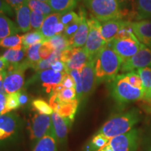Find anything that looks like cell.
I'll return each mask as SVG.
<instances>
[{"label":"cell","instance_id":"6da1fadb","mask_svg":"<svg viewBox=\"0 0 151 151\" xmlns=\"http://www.w3.org/2000/svg\"><path fill=\"white\" fill-rule=\"evenodd\" d=\"M97 84L111 83L118 76L123 60L108 44L100 50L94 59Z\"/></svg>","mask_w":151,"mask_h":151},{"label":"cell","instance_id":"7a4b0ae2","mask_svg":"<svg viewBox=\"0 0 151 151\" xmlns=\"http://www.w3.org/2000/svg\"><path fill=\"white\" fill-rule=\"evenodd\" d=\"M140 119V113L137 109L119 113L111 117L101 127L98 134L105 136L109 140L124 134L133 129Z\"/></svg>","mask_w":151,"mask_h":151},{"label":"cell","instance_id":"3957f363","mask_svg":"<svg viewBox=\"0 0 151 151\" xmlns=\"http://www.w3.org/2000/svg\"><path fill=\"white\" fill-rule=\"evenodd\" d=\"M91 16L104 22L111 20H122V11L117 0H83Z\"/></svg>","mask_w":151,"mask_h":151},{"label":"cell","instance_id":"277c9868","mask_svg":"<svg viewBox=\"0 0 151 151\" xmlns=\"http://www.w3.org/2000/svg\"><path fill=\"white\" fill-rule=\"evenodd\" d=\"M111 93L117 102L120 104L138 101L144 98L143 89L129 84L122 74L118 75L110 83Z\"/></svg>","mask_w":151,"mask_h":151},{"label":"cell","instance_id":"5b68a950","mask_svg":"<svg viewBox=\"0 0 151 151\" xmlns=\"http://www.w3.org/2000/svg\"><path fill=\"white\" fill-rule=\"evenodd\" d=\"M88 22L89 25V33L83 48L90 58L94 59L96 55L106 46L107 43L101 35V22L92 16H90V18H88Z\"/></svg>","mask_w":151,"mask_h":151},{"label":"cell","instance_id":"8992f818","mask_svg":"<svg viewBox=\"0 0 151 151\" xmlns=\"http://www.w3.org/2000/svg\"><path fill=\"white\" fill-rule=\"evenodd\" d=\"M109 44L123 62L134 55L143 45L136 36L122 39H115Z\"/></svg>","mask_w":151,"mask_h":151},{"label":"cell","instance_id":"52a82bcc","mask_svg":"<svg viewBox=\"0 0 151 151\" xmlns=\"http://www.w3.org/2000/svg\"><path fill=\"white\" fill-rule=\"evenodd\" d=\"M146 67H151V49L143 44L134 55L122 62L120 71L128 73Z\"/></svg>","mask_w":151,"mask_h":151},{"label":"cell","instance_id":"ba28073f","mask_svg":"<svg viewBox=\"0 0 151 151\" xmlns=\"http://www.w3.org/2000/svg\"><path fill=\"white\" fill-rule=\"evenodd\" d=\"M64 74L63 73L56 72L51 69L38 71L27 81V84L39 83L44 88L46 93L52 94L56 86L61 83Z\"/></svg>","mask_w":151,"mask_h":151},{"label":"cell","instance_id":"9c48e42d","mask_svg":"<svg viewBox=\"0 0 151 151\" xmlns=\"http://www.w3.org/2000/svg\"><path fill=\"white\" fill-rule=\"evenodd\" d=\"M30 139L32 140H38L53 132L51 117L48 115L35 114L32 118L30 125Z\"/></svg>","mask_w":151,"mask_h":151},{"label":"cell","instance_id":"30bf717a","mask_svg":"<svg viewBox=\"0 0 151 151\" xmlns=\"http://www.w3.org/2000/svg\"><path fill=\"white\" fill-rule=\"evenodd\" d=\"M139 132L132 129L124 134L117 136L109 140L113 151H136L137 148Z\"/></svg>","mask_w":151,"mask_h":151},{"label":"cell","instance_id":"8fae6325","mask_svg":"<svg viewBox=\"0 0 151 151\" xmlns=\"http://www.w3.org/2000/svg\"><path fill=\"white\" fill-rule=\"evenodd\" d=\"M49 104L54 112L73 121L78 109L79 101L76 99L71 101H62L57 97V94L53 93L49 100Z\"/></svg>","mask_w":151,"mask_h":151},{"label":"cell","instance_id":"7c38bea8","mask_svg":"<svg viewBox=\"0 0 151 151\" xmlns=\"http://www.w3.org/2000/svg\"><path fill=\"white\" fill-rule=\"evenodd\" d=\"M24 69H7V76L3 81V90L6 94L20 91L24 83Z\"/></svg>","mask_w":151,"mask_h":151},{"label":"cell","instance_id":"4fadbf2b","mask_svg":"<svg viewBox=\"0 0 151 151\" xmlns=\"http://www.w3.org/2000/svg\"><path fill=\"white\" fill-rule=\"evenodd\" d=\"M80 73L81 81H82V100H83L87 99L93 92L96 86L97 85L95 71H94V60L88 62L80 71Z\"/></svg>","mask_w":151,"mask_h":151},{"label":"cell","instance_id":"5bb4252c","mask_svg":"<svg viewBox=\"0 0 151 151\" xmlns=\"http://www.w3.org/2000/svg\"><path fill=\"white\" fill-rule=\"evenodd\" d=\"M78 15L81 18V22L76 32L69 40V48H75L84 47L89 33V25L87 18V14L83 7H80L79 9Z\"/></svg>","mask_w":151,"mask_h":151},{"label":"cell","instance_id":"9a60e30c","mask_svg":"<svg viewBox=\"0 0 151 151\" xmlns=\"http://www.w3.org/2000/svg\"><path fill=\"white\" fill-rule=\"evenodd\" d=\"M50 117L57 141L58 143H65L67 140L69 128L72 121L68 118H63L55 112L52 113Z\"/></svg>","mask_w":151,"mask_h":151},{"label":"cell","instance_id":"2e32d148","mask_svg":"<svg viewBox=\"0 0 151 151\" xmlns=\"http://www.w3.org/2000/svg\"><path fill=\"white\" fill-rule=\"evenodd\" d=\"M133 32L139 41L151 49V20H142L131 22Z\"/></svg>","mask_w":151,"mask_h":151},{"label":"cell","instance_id":"e0dca14e","mask_svg":"<svg viewBox=\"0 0 151 151\" xmlns=\"http://www.w3.org/2000/svg\"><path fill=\"white\" fill-rule=\"evenodd\" d=\"M94 60L90 58L85 48H75L74 52L71 56V59L67 63L65 64L67 67V73L72 70H78L81 71L87 63L90 60Z\"/></svg>","mask_w":151,"mask_h":151},{"label":"cell","instance_id":"ac0fdd59","mask_svg":"<svg viewBox=\"0 0 151 151\" xmlns=\"http://www.w3.org/2000/svg\"><path fill=\"white\" fill-rule=\"evenodd\" d=\"M18 118L14 113H6L0 116V140L11 137L18 128Z\"/></svg>","mask_w":151,"mask_h":151},{"label":"cell","instance_id":"d6986e66","mask_svg":"<svg viewBox=\"0 0 151 151\" xmlns=\"http://www.w3.org/2000/svg\"><path fill=\"white\" fill-rule=\"evenodd\" d=\"M60 16L61 14L53 12L45 18L39 31L46 40L57 35V28L60 22Z\"/></svg>","mask_w":151,"mask_h":151},{"label":"cell","instance_id":"ffe728a7","mask_svg":"<svg viewBox=\"0 0 151 151\" xmlns=\"http://www.w3.org/2000/svg\"><path fill=\"white\" fill-rule=\"evenodd\" d=\"M101 22V32L103 39L106 43H111L116 39V36L120 31L123 20H111Z\"/></svg>","mask_w":151,"mask_h":151},{"label":"cell","instance_id":"44dd1931","mask_svg":"<svg viewBox=\"0 0 151 151\" xmlns=\"http://www.w3.org/2000/svg\"><path fill=\"white\" fill-rule=\"evenodd\" d=\"M16 16L17 26L22 32H29L31 29L30 16L31 9L27 4H24L15 9Z\"/></svg>","mask_w":151,"mask_h":151},{"label":"cell","instance_id":"7402d4cb","mask_svg":"<svg viewBox=\"0 0 151 151\" xmlns=\"http://www.w3.org/2000/svg\"><path fill=\"white\" fill-rule=\"evenodd\" d=\"M20 29L6 15L0 14V39L9 36L18 35Z\"/></svg>","mask_w":151,"mask_h":151},{"label":"cell","instance_id":"603a6c76","mask_svg":"<svg viewBox=\"0 0 151 151\" xmlns=\"http://www.w3.org/2000/svg\"><path fill=\"white\" fill-rule=\"evenodd\" d=\"M57 150L58 141L53 131L39 139L33 151H57Z\"/></svg>","mask_w":151,"mask_h":151},{"label":"cell","instance_id":"cb8c5ba5","mask_svg":"<svg viewBox=\"0 0 151 151\" xmlns=\"http://www.w3.org/2000/svg\"><path fill=\"white\" fill-rule=\"evenodd\" d=\"M80 0H49L48 4L55 13L69 12L75 9Z\"/></svg>","mask_w":151,"mask_h":151},{"label":"cell","instance_id":"d4e9b609","mask_svg":"<svg viewBox=\"0 0 151 151\" xmlns=\"http://www.w3.org/2000/svg\"><path fill=\"white\" fill-rule=\"evenodd\" d=\"M141 79L143 84L144 98L151 101V67H146L136 71Z\"/></svg>","mask_w":151,"mask_h":151},{"label":"cell","instance_id":"484cf974","mask_svg":"<svg viewBox=\"0 0 151 151\" xmlns=\"http://www.w3.org/2000/svg\"><path fill=\"white\" fill-rule=\"evenodd\" d=\"M137 20L151 18V0H136Z\"/></svg>","mask_w":151,"mask_h":151},{"label":"cell","instance_id":"4316f807","mask_svg":"<svg viewBox=\"0 0 151 151\" xmlns=\"http://www.w3.org/2000/svg\"><path fill=\"white\" fill-rule=\"evenodd\" d=\"M1 57L10 65H18L26 60L25 49L11 50L8 49L4 52Z\"/></svg>","mask_w":151,"mask_h":151},{"label":"cell","instance_id":"83f0119b","mask_svg":"<svg viewBox=\"0 0 151 151\" xmlns=\"http://www.w3.org/2000/svg\"><path fill=\"white\" fill-rule=\"evenodd\" d=\"M22 45L24 49L28 47L37 44V43H42L46 41V39L43 37L42 34L39 30H33L32 32L24 34L22 36Z\"/></svg>","mask_w":151,"mask_h":151},{"label":"cell","instance_id":"f1b7e54d","mask_svg":"<svg viewBox=\"0 0 151 151\" xmlns=\"http://www.w3.org/2000/svg\"><path fill=\"white\" fill-rule=\"evenodd\" d=\"M0 46L11 50H22L24 48L22 36L14 35L0 39Z\"/></svg>","mask_w":151,"mask_h":151},{"label":"cell","instance_id":"f546056e","mask_svg":"<svg viewBox=\"0 0 151 151\" xmlns=\"http://www.w3.org/2000/svg\"><path fill=\"white\" fill-rule=\"evenodd\" d=\"M122 11V18H133L137 17L136 13V0H117Z\"/></svg>","mask_w":151,"mask_h":151},{"label":"cell","instance_id":"4dcf8cb0","mask_svg":"<svg viewBox=\"0 0 151 151\" xmlns=\"http://www.w3.org/2000/svg\"><path fill=\"white\" fill-rule=\"evenodd\" d=\"M47 41L50 43L53 50L62 52V50L69 48V39H67L63 35H55Z\"/></svg>","mask_w":151,"mask_h":151},{"label":"cell","instance_id":"1f68e13d","mask_svg":"<svg viewBox=\"0 0 151 151\" xmlns=\"http://www.w3.org/2000/svg\"><path fill=\"white\" fill-rule=\"evenodd\" d=\"M26 4L31 9V11H39L46 16L53 13L48 3L43 2L38 0H27Z\"/></svg>","mask_w":151,"mask_h":151},{"label":"cell","instance_id":"d6a6232c","mask_svg":"<svg viewBox=\"0 0 151 151\" xmlns=\"http://www.w3.org/2000/svg\"><path fill=\"white\" fill-rule=\"evenodd\" d=\"M42 43H37L25 49L26 58L31 64L32 67L41 60L40 56H39V48Z\"/></svg>","mask_w":151,"mask_h":151},{"label":"cell","instance_id":"836d02e7","mask_svg":"<svg viewBox=\"0 0 151 151\" xmlns=\"http://www.w3.org/2000/svg\"><path fill=\"white\" fill-rule=\"evenodd\" d=\"M20 91L12 94H6V114L10 111L16 110L20 106Z\"/></svg>","mask_w":151,"mask_h":151},{"label":"cell","instance_id":"e575fe53","mask_svg":"<svg viewBox=\"0 0 151 151\" xmlns=\"http://www.w3.org/2000/svg\"><path fill=\"white\" fill-rule=\"evenodd\" d=\"M33 108L37 110L39 113L43 115H51L53 113V110L48 102L41 99H37L33 100L32 102Z\"/></svg>","mask_w":151,"mask_h":151},{"label":"cell","instance_id":"d590c367","mask_svg":"<svg viewBox=\"0 0 151 151\" xmlns=\"http://www.w3.org/2000/svg\"><path fill=\"white\" fill-rule=\"evenodd\" d=\"M109 140L105 136L101 134L97 133L92 138L91 142L90 143V150L96 151L99 150V149L106 146L109 143Z\"/></svg>","mask_w":151,"mask_h":151},{"label":"cell","instance_id":"8d00e7d4","mask_svg":"<svg viewBox=\"0 0 151 151\" xmlns=\"http://www.w3.org/2000/svg\"><path fill=\"white\" fill-rule=\"evenodd\" d=\"M46 17V16L39 11H31V16H30L31 29H33L34 30H39Z\"/></svg>","mask_w":151,"mask_h":151},{"label":"cell","instance_id":"74e56055","mask_svg":"<svg viewBox=\"0 0 151 151\" xmlns=\"http://www.w3.org/2000/svg\"><path fill=\"white\" fill-rule=\"evenodd\" d=\"M72 78L75 82V90L76 92V99L78 100L79 102L82 100L83 98V89H82V81H81V73L78 70H72L69 71Z\"/></svg>","mask_w":151,"mask_h":151},{"label":"cell","instance_id":"f35d334b","mask_svg":"<svg viewBox=\"0 0 151 151\" xmlns=\"http://www.w3.org/2000/svg\"><path fill=\"white\" fill-rule=\"evenodd\" d=\"M122 76H123L124 78L125 79L129 84H131L132 86L136 87V88H137L143 89L141 79L139 74H138L136 71L122 73Z\"/></svg>","mask_w":151,"mask_h":151},{"label":"cell","instance_id":"ab89813d","mask_svg":"<svg viewBox=\"0 0 151 151\" xmlns=\"http://www.w3.org/2000/svg\"><path fill=\"white\" fill-rule=\"evenodd\" d=\"M79 20H80L79 15L73 11L61 14V16H60V22L63 24L65 27L78 21Z\"/></svg>","mask_w":151,"mask_h":151},{"label":"cell","instance_id":"60d3db41","mask_svg":"<svg viewBox=\"0 0 151 151\" xmlns=\"http://www.w3.org/2000/svg\"><path fill=\"white\" fill-rule=\"evenodd\" d=\"M55 94H57V97L62 101H71L76 99V92L75 88H64L59 93Z\"/></svg>","mask_w":151,"mask_h":151},{"label":"cell","instance_id":"b9f144b4","mask_svg":"<svg viewBox=\"0 0 151 151\" xmlns=\"http://www.w3.org/2000/svg\"><path fill=\"white\" fill-rule=\"evenodd\" d=\"M53 52V49L52 48L50 43L48 41H44L39 48V56H40L41 60H46L51 55Z\"/></svg>","mask_w":151,"mask_h":151},{"label":"cell","instance_id":"7bdbcfd3","mask_svg":"<svg viewBox=\"0 0 151 151\" xmlns=\"http://www.w3.org/2000/svg\"><path fill=\"white\" fill-rule=\"evenodd\" d=\"M80 22H81V18L78 21L74 23L71 24L70 25L65 27V30H64V32L62 35L69 40V39H70L71 38L75 35V33L76 32L77 30H78Z\"/></svg>","mask_w":151,"mask_h":151},{"label":"cell","instance_id":"ee69618b","mask_svg":"<svg viewBox=\"0 0 151 151\" xmlns=\"http://www.w3.org/2000/svg\"><path fill=\"white\" fill-rule=\"evenodd\" d=\"M61 83L65 88H75V82L72 76L69 73H66L64 74Z\"/></svg>","mask_w":151,"mask_h":151},{"label":"cell","instance_id":"f6af8a7d","mask_svg":"<svg viewBox=\"0 0 151 151\" xmlns=\"http://www.w3.org/2000/svg\"><path fill=\"white\" fill-rule=\"evenodd\" d=\"M74 52V48H68L65 50H62L60 55V61L63 62V63H67L69 60L71 59V56Z\"/></svg>","mask_w":151,"mask_h":151},{"label":"cell","instance_id":"bcb514c9","mask_svg":"<svg viewBox=\"0 0 151 151\" xmlns=\"http://www.w3.org/2000/svg\"><path fill=\"white\" fill-rule=\"evenodd\" d=\"M0 14L9 15L10 16L14 15L12 8L6 2L5 0H0Z\"/></svg>","mask_w":151,"mask_h":151},{"label":"cell","instance_id":"7dc6e473","mask_svg":"<svg viewBox=\"0 0 151 151\" xmlns=\"http://www.w3.org/2000/svg\"><path fill=\"white\" fill-rule=\"evenodd\" d=\"M50 69H52V70L55 71H56V72H60V73H67V67H66L65 64L60 61V60L55 62L53 64H52Z\"/></svg>","mask_w":151,"mask_h":151},{"label":"cell","instance_id":"c3c4849f","mask_svg":"<svg viewBox=\"0 0 151 151\" xmlns=\"http://www.w3.org/2000/svg\"><path fill=\"white\" fill-rule=\"evenodd\" d=\"M6 94L5 92H0V116L6 114Z\"/></svg>","mask_w":151,"mask_h":151},{"label":"cell","instance_id":"681fc988","mask_svg":"<svg viewBox=\"0 0 151 151\" xmlns=\"http://www.w3.org/2000/svg\"><path fill=\"white\" fill-rule=\"evenodd\" d=\"M5 1L14 10L20 6L26 4V2H27V0H5Z\"/></svg>","mask_w":151,"mask_h":151},{"label":"cell","instance_id":"f907efd6","mask_svg":"<svg viewBox=\"0 0 151 151\" xmlns=\"http://www.w3.org/2000/svg\"><path fill=\"white\" fill-rule=\"evenodd\" d=\"M9 62H7L1 56H0V71L6 70L9 67Z\"/></svg>","mask_w":151,"mask_h":151},{"label":"cell","instance_id":"816d5d0a","mask_svg":"<svg viewBox=\"0 0 151 151\" xmlns=\"http://www.w3.org/2000/svg\"><path fill=\"white\" fill-rule=\"evenodd\" d=\"M27 97L24 94L20 93V105H24L27 103Z\"/></svg>","mask_w":151,"mask_h":151},{"label":"cell","instance_id":"f5cc1de1","mask_svg":"<svg viewBox=\"0 0 151 151\" xmlns=\"http://www.w3.org/2000/svg\"><path fill=\"white\" fill-rule=\"evenodd\" d=\"M96 151H113V150H112V148H111V146L108 143L106 145V146H104V147H102V148H101L100 149H99V150H97Z\"/></svg>","mask_w":151,"mask_h":151},{"label":"cell","instance_id":"db71d44e","mask_svg":"<svg viewBox=\"0 0 151 151\" xmlns=\"http://www.w3.org/2000/svg\"><path fill=\"white\" fill-rule=\"evenodd\" d=\"M7 76L6 70L4 71H0V81H3Z\"/></svg>","mask_w":151,"mask_h":151},{"label":"cell","instance_id":"11a10c76","mask_svg":"<svg viewBox=\"0 0 151 151\" xmlns=\"http://www.w3.org/2000/svg\"><path fill=\"white\" fill-rule=\"evenodd\" d=\"M1 88H3V81H0V92H1Z\"/></svg>","mask_w":151,"mask_h":151},{"label":"cell","instance_id":"9f6ffc18","mask_svg":"<svg viewBox=\"0 0 151 151\" xmlns=\"http://www.w3.org/2000/svg\"><path fill=\"white\" fill-rule=\"evenodd\" d=\"M38 1H43V2H46V3H48L49 0H38Z\"/></svg>","mask_w":151,"mask_h":151},{"label":"cell","instance_id":"6f0895ef","mask_svg":"<svg viewBox=\"0 0 151 151\" xmlns=\"http://www.w3.org/2000/svg\"><path fill=\"white\" fill-rule=\"evenodd\" d=\"M150 151H151V147H150Z\"/></svg>","mask_w":151,"mask_h":151}]
</instances>
